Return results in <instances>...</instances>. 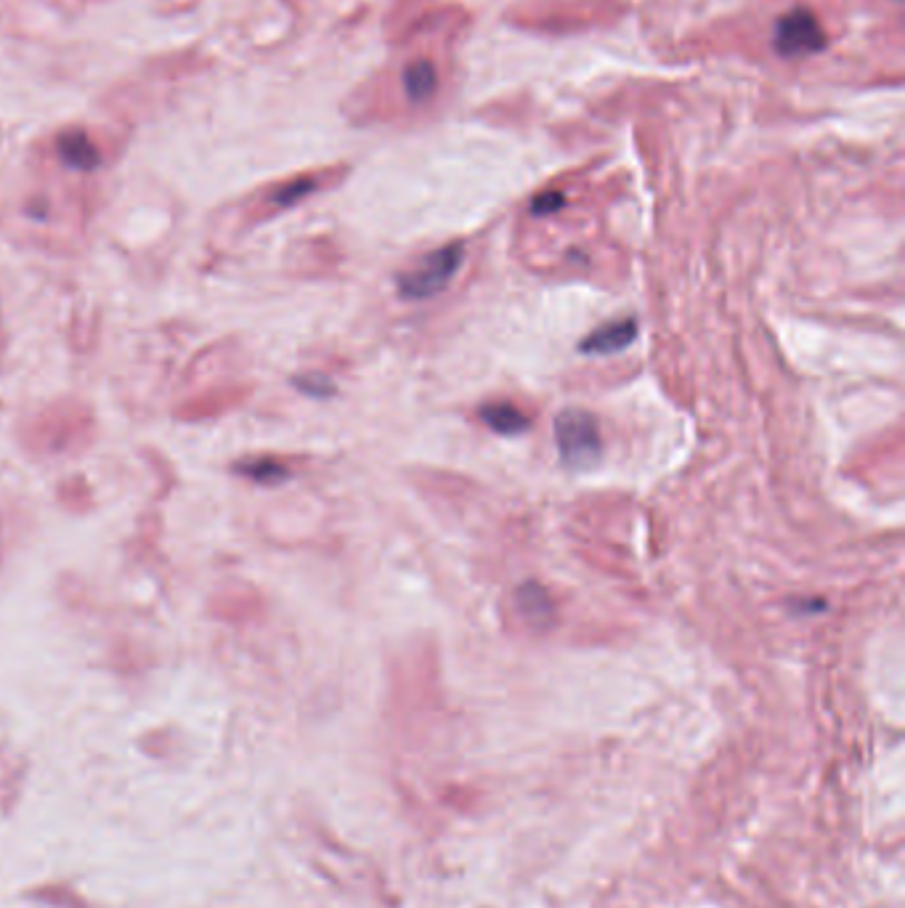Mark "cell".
I'll return each instance as SVG.
<instances>
[{
  "instance_id": "6da1fadb",
  "label": "cell",
  "mask_w": 905,
  "mask_h": 908,
  "mask_svg": "<svg viewBox=\"0 0 905 908\" xmlns=\"http://www.w3.org/2000/svg\"><path fill=\"white\" fill-rule=\"evenodd\" d=\"M460 266H462L460 245H446L441 247V250L427 253V256L414 260V266L406 268L404 274H399L396 279L399 293H402L406 300L433 298V295L446 290V285L454 279V274L460 272Z\"/></svg>"
},
{
  "instance_id": "7a4b0ae2",
  "label": "cell",
  "mask_w": 905,
  "mask_h": 908,
  "mask_svg": "<svg viewBox=\"0 0 905 908\" xmlns=\"http://www.w3.org/2000/svg\"><path fill=\"white\" fill-rule=\"evenodd\" d=\"M555 444L569 467H577V471L592 467L603 452L598 420L584 409H563L555 417Z\"/></svg>"
},
{
  "instance_id": "3957f363",
  "label": "cell",
  "mask_w": 905,
  "mask_h": 908,
  "mask_svg": "<svg viewBox=\"0 0 905 908\" xmlns=\"http://www.w3.org/2000/svg\"><path fill=\"white\" fill-rule=\"evenodd\" d=\"M773 46L784 59H805L826 46V32L820 19L807 6L786 11L773 30Z\"/></svg>"
},
{
  "instance_id": "277c9868",
  "label": "cell",
  "mask_w": 905,
  "mask_h": 908,
  "mask_svg": "<svg viewBox=\"0 0 905 908\" xmlns=\"http://www.w3.org/2000/svg\"><path fill=\"white\" fill-rule=\"evenodd\" d=\"M635 335H638L635 319H617L598 327L592 335H587V338L579 343V348H582L584 354H617V351L630 346Z\"/></svg>"
},
{
  "instance_id": "5b68a950",
  "label": "cell",
  "mask_w": 905,
  "mask_h": 908,
  "mask_svg": "<svg viewBox=\"0 0 905 908\" xmlns=\"http://www.w3.org/2000/svg\"><path fill=\"white\" fill-rule=\"evenodd\" d=\"M59 157L75 170H94L101 162L99 149L82 130H67L59 136Z\"/></svg>"
},
{
  "instance_id": "8992f818",
  "label": "cell",
  "mask_w": 905,
  "mask_h": 908,
  "mask_svg": "<svg viewBox=\"0 0 905 908\" xmlns=\"http://www.w3.org/2000/svg\"><path fill=\"white\" fill-rule=\"evenodd\" d=\"M479 417L494 433H502V436H515V433L529 428V417L523 415V412L518 407H513V404H508V402L486 404V407L479 409Z\"/></svg>"
},
{
  "instance_id": "52a82bcc",
  "label": "cell",
  "mask_w": 905,
  "mask_h": 908,
  "mask_svg": "<svg viewBox=\"0 0 905 908\" xmlns=\"http://www.w3.org/2000/svg\"><path fill=\"white\" fill-rule=\"evenodd\" d=\"M404 91L410 96V101L414 105H423V101L431 99L436 93V70H433L431 61L420 59L412 61L404 70Z\"/></svg>"
},
{
  "instance_id": "ba28073f",
  "label": "cell",
  "mask_w": 905,
  "mask_h": 908,
  "mask_svg": "<svg viewBox=\"0 0 905 908\" xmlns=\"http://www.w3.org/2000/svg\"><path fill=\"white\" fill-rule=\"evenodd\" d=\"M518 605H521V614L534 624L542 622L548 624L552 619L550 598L542 588H537V584H523V588L518 590Z\"/></svg>"
},
{
  "instance_id": "9c48e42d",
  "label": "cell",
  "mask_w": 905,
  "mask_h": 908,
  "mask_svg": "<svg viewBox=\"0 0 905 908\" xmlns=\"http://www.w3.org/2000/svg\"><path fill=\"white\" fill-rule=\"evenodd\" d=\"M563 205V197L561 195H544V197H537L534 203V213H552L555 208H561Z\"/></svg>"
}]
</instances>
